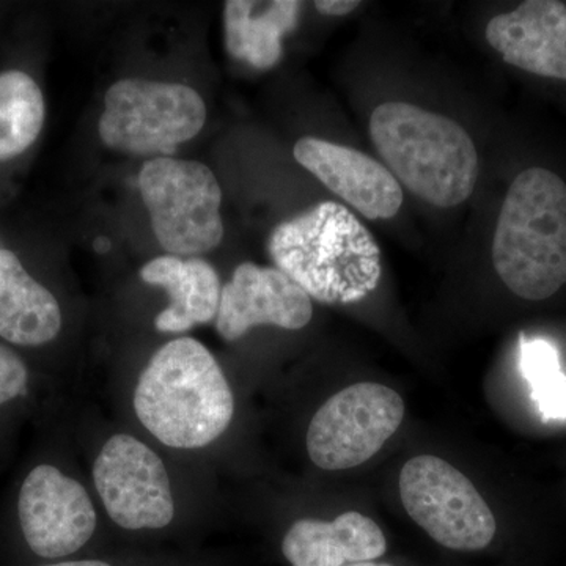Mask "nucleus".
<instances>
[{
    "label": "nucleus",
    "mask_w": 566,
    "mask_h": 566,
    "mask_svg": "<svg viewBox=\"0 0 566 566\" xmlns=\"http://www.w3.org/2000/svg\"><path fill=\"white\" fill-rule=\"evenodd\" d=\"M268 251L277 270L319 303H357L381 281L378 243L340 203H318L279 223Z\"/></svg>",
    "instance_id": "f257e3e1"
},
{
    "label": "nucleus",
    "mask_w": 566,
    "mask_h": 566,
    "mask_svg": "<svg viewBox=\"0 0 566 566\" xmlns=\"http://www.w3.org/2000/svg\"><path fill=\"white\" fill-rule=\"evenodd\" d=\"M134 408L163 444L199 449L229 428L234 400L208 348L196 338L181 337L151 357L137 382Z\"/></svg>",
    "instance_id": "f03ea898"
},
{
    "label": "nucleus",
    "mask_w": 566,
    "mask_h": 566,
    "mask_svg": "<svg viewBox=\"0 0 566 566\" xmlns=\"http://www.w3.org/2000/svg\"><path fill=\"white\" fill-rule=\"evenodd\" d=\"M370 136L395 180L424 202L453 208L474 192L479 155L452 118L408 103H385L371 114Z\"/></svg>",
    "instance_id": "7ed1b4c3"
},
{
    "label": "nucleus",
    "mask_w": 566,
    "mask_h": 566,
    "mask_svg": "<svg viewBox=\"0 0 566 566\" xmlns=\"http://www.w3.org/2000/svg\"><path fill=\"white\" fill-rule=\"evenodd\" d=\"M495 273L527 301L554 296L566 283V182L542 167L510 186L493 240Z\"/></svg>",
    "instance_id": "20e7f679"
},
{
    "label": "nucleus",
    "mask_w": 566,
    "mask_h": 566,
    "mask_svg": "<svg viewBox=\"0 0 566 566\" xmlns=\"http://www.w3.org/2000/svg\"><path fill=\"white\" fill-rule=\"evenodd\" d=\"M137 186L164 251L197 256L221 244L222 191L210 167L177 158L150 159L142 166Z\"/></svg>",
    "instance_id": "39448f33"
},
{
    "label": "nucleus",
    "mask_w": 566,
    "mask_h": 566,
    "mask_svg": "<svg viewBox=\"0 0 566 566\" xmlns=\"http://www.w3.org/2000/svg\"><path fill=\"white\" fill-rule=\"evenodd\" d=\"M205 120L203 98L188 85L122 80L106 92L98 132L114 150L170 155L202 132Z\"/></svg>",
    "instance_id": "423d86ee"
},
{
    "label": "nucleus",
    "mask_w": 566,
    "mask_h": 566,
    "mask_svg": "<svg viewBox=\"0 0 566 566\" xmlns=\"http://www.w3.org/2000/svg\"><path fill=\"white\" fill-rule=\"evenodd\" d=\"M408 515L439 545L479 551L493 542L495 517L471 480L438 457L412 458L400 474Z\"/></svg>",
    "instance_id": "0eeeda50"
},
{
    "label": "nucleus",
    "mask_w": 566,
    "mask_h": 566,
    "mask_svg": "<svg viewBox=\"0 0 566 566\" xmlns=\"http://www.w3.org/2000/svg\"><path fill=\"white\" fill-rule=\"evenodd\" d=\"M403 417V398L390 387L375 382L346 387L312 419L308 455L326 471L356 468L379 452Z\"/></svg>",
    "instance_id": "6e6552de"
},
{
    "label": "nucleus",
    "mask_w": 566,
    "mask_h": 566,
    "mask_svg": "<svg viewBox=\"0 0 566 566\" xmlns=\"http://www.w3.org/2000/svg\"><path fill=\"white\" fill-rule=\"evenodd\" d=\"M93 480L107 515L123 528H161L174 520L161 458L133 436H112L93 465Z\"/></svg>",
    "instance_id": "1a4fd4ad"
},
{
    "label": "nucleus",
    "mask_w": 566,
    "mask_h": 566,
    "mask_svg": "<svg viewBox=\"0 0 566 566\" xmlns=\"http://www.w3.org/2000/svg\"><path fill=\"white\" fill-rule=\"evenodd\" d=\"M18 510L25 542L40 557L70 556L95 532L96 512L87 491L54 465L41 464L28 475Z\"/></svg>",
    "instance_id": "9d476101"
},
{
    "label": "nucleus",
    "mask_w": 566,
    "mask_h": 566,
    "mask_svg": "<svg viewBox=\"0 0 566 566\" xmlns=\"http://www.w3.org/2000/svg\"><path fill=\"white\" fill-rule=\"evenodd\" d=\"M314 315L311 296L277 268L243 263L222 286L216 327L226 340L243 337L256 326L303 329Z\"/></svg>",
    "instance_id": "9b49d317"
},
{
    "label": "nucleus",
    "mask_w": 566,
    "mask_h": 566,
    "mask_svg": "<svg viewBox=\"0 0 566 566\" xmlns=\"http://www.w3.org/2000/svg\"><path fill=\"white\" fill-rule=\"evenodd\" d=\"M294 159L370 221L392 219L403 203L400 182L387 167L354 148L303 137L294 145Z\"/></svg>",
    "instance_id": "f8f14e48"
},
{
    "label": "nucleus",
    "mask_w": 566,
    "mask_h": 566,
    "mask_svg": "<svg viewBox=\"0 0 566 566\" xmlns=\"http://www.w3.org/2000/svg\"><path fill=\"white\" fill-rule=\"evenodd\" d=\"M486 40L509 65L566 81L565 3L527 0L488 22Z\"/></svg>",
    "instance_id": "ddd939ff"
},
{
    "label": "nucleus",
    "mask_w": 566,
    "mask_h": 566,
    "mask_svg": "<svg viewBox=\"0 0 566 566\" xmlns=\"http://www.w3.org/2000/svg\"><path fill=\"white\" fill-rule=\"evenodd\" d=\"M386 536L370 517L346 512L334 521L301 520L285 535L283 556L293 566H346L385 556Z\"/></svg>",
    "instance_id": "4468645a"
},
{
    "label": "nucleus",
    "mask_w": 566,
    "mask_h": 566,
    "mask_svg": "<svg viewBox=\"0 0 566 566\" xmlns=\"http://www.w3.org/2000/svg\"><path fill=\"white\" fill-rule=\"evenodd\" d=\"M140 279L169 294V307L155 319L159 333H185L218 316L221 281L214 268L202 259L158 256L142 266Z\"/></svg>",
    "instance_id": "2eb2a0df"
},
{
    "label": "nucleus",
    "mask_w": 566,
    "mask_h": 566,
    "mask_svg": "<svg viewBox=\"0 0 566 566\" xmlns=\"http://www.w3.org/2000/svg\"><path fill=\"white\" fill-rule=\"evenodd\" d=\"M61 327L57 300L29 275L13 252L0 249V337L36 346L54 340Z\"/></svg>",
    "instance_id": "dca6fc26"
},
{
    "label": "nucleus",
    "mask_w": 566,
    "mask_h": 566,
    "mask_svg": "<svg viewBox=\"0 0 566 566\" xmlns=\"http://www.w3.org/2000/svg\"><path fill=\"white\" fill-rule=\"evenodd\" d=\"M296 0H229L223 9L226 46L237 61L256 70H270L282 57V39L300 18Z\"/></svg>",
    "instance_id": "f3484780"
},
{
    "label": "nucleus",
    "mask_w": 566,
    "mask_h": 566,
    "mask_svg": "<svg viewBox=\"0 0 566 566\" xmlns=\"http://www.w3.org/2000/svg\"><path fill=\"white\" fill-rule=\"evenodd\" d=\"M44 98L22 71L0 73V161L28 150L44 125Z\"/></svg>",
    "instance_id": "a211bd4d"
},
{
    "label": "nucleus",
    "mask_w": 566,
    "mask_h": 566,
    "mask_svg": "<svg viewBox=\"0 0 566 566\" xmlns=\"http://www.w3.org/2000/svg\"><path fill=\"white\" fill-rule=\"evenodd\" d=\"M520 371L546 422L566 420V375L556 346L545 338L520 337Z\"/></svg>",
    "instance_id": "6ab92c4d"
},
{
    "label": "nucleus",
    "mask_w": 566,
    "mask_h": 566,
    "mask_svg": "<svg viewBox=\"0 0 566 566\" xmlns=\"http://www.w3.org/2000/svg\"><path fill=\"white\" fill-rule=\"evenodd\" d=\"M28 368L17 353L0 345V405L25 394Z\"/></svg>",
    "instance_id": "aec40b11"
},
{
    "label": "nucleus",
    "mask_w": 566,
    "mask_h": 566,
    "mask_svg": "<svg viewBox=\"0 0 566 566\" xmlns=\"http://www.w3.org/2000/svg\"><path fill=\"white\" fill-rule=\"evenodd\" d=\"M359 7L357 0H316L315 9L327 17H345Z\"/></svg>",
    "instance_id": "412c9836"
},
{
    "label": "nucleus",
    "mask_w": 566,
    "mask_h": 566,
    "mask_svg": "<svg viewBox=\"0 0 566 566\" xmlns=\"http://www.w3.org/2000/svg\"><path fill=\"white\" fill-rule=\"evenodd\" d=\"M46 566H111L99 560H80V562H65V564H55Z\"/></svg>",
    "instance_id": "4be33fe9"
},
{
    "label": "nucleus",
    "mask_w": 566,
    "mask_h": 566,
    "mask_svg": "<svg viewBox=\"0 0 566 566\" xmlns=\"http://www.w3.org/2000/svg\"><path fill=\"white\" fill-rule=\"evenodd\" d=\"M346 566H392L389 564H375V562H360V564H352Z\"/></svg>",
    "instance_id": "5701e85b"
}]
</instances>
